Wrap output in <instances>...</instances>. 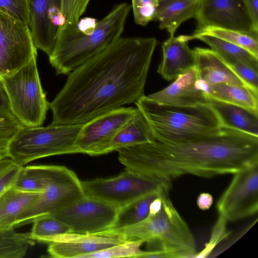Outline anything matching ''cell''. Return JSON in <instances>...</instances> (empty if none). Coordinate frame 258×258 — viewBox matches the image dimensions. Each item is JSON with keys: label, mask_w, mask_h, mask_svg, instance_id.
I'll use <instances>...</instances> for the list:
<instances>
[{"label": "cell", "mask_w": 258, "mask_h": 258, "mask_svg": "<svg viewBox=\"0 0 258 258\" xmlns=\"http://www.w3.org/2000/svg\"><path fill=\"white\" fill-rule=\"evenodd\" d=\"M155 37H121L68 76L49 103L53 124H83L144 96Z\"/></svg>", "instance_id": "1"}, {"label": "cell", "mask_w": 258, "mask_h": 258, "mask_svg": "<svg viewBox=\"0 0 258 258\" xmlns=\"http://www.w3.org/2000/svg\"><path fill=\"white\" fill-rule=\"evenodd\" d=\"M117 152L126 169L171 182L186 174L204 177L233 174L258 163V136L222 125L187 141L155 140Z\"/></svg>", "instance_id": "2"}, {"label": "cell", "mask_w": 258, "mask_h": 258, "mask_svg": "<svg viewBox=\"0 0 258 258\" xmlns=\"http://www.w3.org/2000/svg\"><path fill=\"white\" fill-rule=\"evenodd\" d=\"M131 6H116L101 20L80 19L77 26L59 31L49 61L56 75H68L98 55L121 37Z\"/></svg>", "instance_id": "3"}, {"label": "cell", "mask_w": 258, "mask_h": 258, "mask_svg": "<svg viewBox=\"0 0 258 258\" xmlns=\"http://www.w3.org/2000/svg\"><path fill=\"white\" fill-rule=\"evenodd\" d=\"M169 190L160 195L161 210L132 226L108 231L122 235L126 241L141 240L148 243V251L162 253L163 257H193L196 254L194 237L170 199Z\"/></svg>", "instance_id": "4"}, {"label": "cell", "mask_w": 258, "mask_h": 258, "mask_svg": "<svg viewBox=\"0 0 258 258\" xmlns=\"http://www.w3.org/2000/svg\"><path fill=\"white\" fill-rule=\"evenodd\" d=\"M146 117L155 140L165 143L187 141L222 125L209 104L183 107L157 103L143 96L135 103Z\"/></svg>", "instance_id": "5"}, {"label": "cell", "mask_w": 258, "mask_h": 258, "mask_svg": "<svg viewBox=\"0 0 258 258\" xmlns=\"http://www.w3.org/2000/svg\"><path fill=\"white\" fill-rule=\"evenodd\" d=\"M83 124L22 125L10 141L8 157L22 166L35 160L78 153L75 146Z\"/></svg>", "instance_id": "6"}, {"label": "cell", "mask_w": 258, "mask_h": 258, "mask_svg": "<svg viewBox=\"0 0 258 258\" xmlns=\"http://www.w3.org/2000/svg\"><path fill=\"white\" fill-rule=\"evenodd\" d=\"M37 56L14 74L1 77L12 114L23 125L40 126L46 118L49 102L41 86Z\"/></svg>", "instance_id": "7"}, {"label": "cell", "mask_w": 258, "mask_h": 258, "mask_svg": "<svg viewBox=\"0 0 258 258\" xmlns=\"http://www.w3.org/2000/svg\"><path fill=\"white\" fill-rule=\"evenodd\" d=\"M46 181L44 191L20 215L15 228L33 222L37 218L52 214L85 196L82 181L67 167L39 165Z\"/></svg>", "instance_id": "8"}, {"label": "cell", "mask_w": 258, "mask_h": 258, "mask_svg": "<svg viewBox=\"0 0 258 258\" xmlns=\"http://www.w3.org/2000/svg\"><path fill=\"white\" fill-rule=\"evenodd\" d=\"M85 196L109 203L118 209L143 196L169 190L171 182L149 178L127 169L109 178L82 181Z\"/></svg>", "instance_id": "9"}, {"label": "cell", "mask_w": 258, "mask_h": 258, "mask_svg": "<svg viewBox=\"0 0 258 258\" xmlns=\"http://www.w3.org/2000/svg\"><path fill=\"white\" fill-rule=\"evenodd\" d=\"M30 29L0 11V76H11L37 56Z\"/></svg>", "instance_id": "10"}, {"label": "cell", "mask_w": 258, "mask_h": 258, "mask_svg": "<svg viewBox=\"0 0 258 258\" xmlns=\"http://www.w3.org/2000/svg\"><path fill=\"white\" fill-rule=\"evenodd\" d=\"M233 175L216 204L219 215L227 221L253 216L258 211V163Z\"/></svg>", "instance_id": "11"}, {"label": "cell", "mask_w": 258, "mask_h": 258, "mask_svg": "<svg viewBox=\"0 0 258 258\" xmlns=\"http://www.w3.org/2000/svg\"><path fill=\"white\" fill-rule=\"evenodd\" d=\"M118 209L99 199L84 196L52 214L68 225L71 232L94 234L110 229Z\"/></svg>", "instance_id": "12"}, {"label": "cell", "mask_w": 258, "mask_h": 258, "mask_svg": "<svg viewBox=\"0 0 258 258\" xmlns=\"http://www.w3.org/2000/svg\"><path fill=\"white\" fill-rule=\"evenodd\" d=\"M137 107H121L97 116L83 124L75 141L78 153L106 154L116 134L136 114Z\"/></svg>", "instance_id": "13"}, {"label": "cell", "mask_w": 258, "mask_h": 258, "mask_svg": "<svg viewBox=\"0 0 258 258\" xmlns=\"http://www.w3.org/2000/svg\"><path fill=\"white\" fill-rule=\"evenodd\" d=\"M197 29L215 27L258 36L243 0H202L194 17Z\"/></svg>", "instance_id": "14"}, {"label": "cell", "mask_w": 258, "mask_h": 258, "mask_svg": "<svg viewBox=\"0 0 258 258\" xmlns=\"http://www.w3.org/2000/svg\"><path fill=\"white\" fill-rule=\"evenodd\" d=\"M29 27L37 49L49 56L52 52L60 29L64 21L62 0H28Z\"/></svg>", "instance_id": "15"}, {"label": "cell", "mask_w": 258, "mask_h": 258, "mask_svg": "<svg viewBox=\"0 0 258 258\" xmlns=\"http://www.w3.org/2000/svg\"><path fill=\"white\" fill-rule=\"evenodd\" d=\"M125 241L122 235L108 231L94 234L69 233L49 243L47 251L53 257L82 258Z\"/></svg>", "instance_id": "16"}, {"label": "cell", "mask_w": 258, "mask_h": 258, "mask_svg": "<svg viewBox=\"0 0 258 258\" xmlns=\"http://www.w3.org/2000/svg\"><path fill=\"white\" fill-rule=\"evenodd\" d=\"M205 84L199 78L194 67L176 78L164 89L147 96L157 103L190 107L209 104Z\"/></svg>", "instance_id": "17"}, {"label": "cell", "mask_w": 258, "mask_h": 258, "mask_svg": "<svg viewBox=\"0 0 258 258\" xmlns=\"http://www.w3.org/2000/svg\"><path fill=\"white\" fill-rule=\"evenodd\" d=\"M192 35L169 36L162 45L163 57L157 72L167 81L175 80L195 66L194 49L188 46Z\"/></svg>", "instance_id": "18"}, {"label": "cell", "mask_w": 258, "mask_h": 258, "mask_svg": "<svg viewBox=\"0 0 258 258\" xmlns=\"http://www.w3.org/2000/svg\"><path fill=\"white\" fill-rule=\"evenodd\" d=\"M194 50L196 57L195 67L200 79L206 85L209 87L217 84L246 86L212 49L198 47Z\"/></svg>", "instance_id": "19"}, {"label": "cell", "mask_w": 258, "mask_h": 258, "mask_svg": "<svg viewBox=\"0 0 258 258\" xmlns=\"http://www.w3.org/2000/svg\"><path fill=\"white\" fill-rule=\"evenodd\" d=\"M222 125L258 136V112L208 97Z\"/></svg>", "instance_id": "20"}, {"label": "cell", "mask_w": 258, "mask_h": 258, "mask_svg": "<svg viewBox=\"0 0 258 258\" xmlns=\"http://www.w3.org/2000/svg\"><path fill=\"white\" fill-rule=\"evenodd\" d=\"M202 0H160L155 19L161 29L169 36L174 34L184 22L194 18Z\"/></svg>", "instance_id": "21"}, {"label": "cell", "mask_w": 258, "mask_h": 258, "mask_svg": "<svg viewBox=\"0 0 258 258\" xmlns=\"http://www.w3.org/2000/svg\"><path fill=\"white\" fill-rule=\"evenodd\" d=\"M155 140L149 123L138 108L134 116L114 136L107 148L106 154Z\"/></svg>", "instance_id": "22"}, {"label": "cell", "mask_w": 258, "mask_h": 258, "mask_svg": "<svg viewBox=\"0 0 258 258\" xmlns=\"http://www.w3.org/2000/svg\"><path fill=\"white\" fill-rule=\"evenodd\" d=\"M39 194L25 192L13 186L0 195V232L15 229L21 214L37 200Z\"/></svg>", "instance_id": "23"}, {"label": "cell", "mask_w": 258, "mask_h": 258, "mask_svg": "<svg viewBox=\"0 0 258 258\" xmlns=\"http://www.w3.org/2000/svg\"><path fill=\"white\" fill-rule=\"evenodd\" d=\"M192 35L207 44L228 66L240 63L258 71V57L247 50L212 36L195 33Z\"/></svg>", "instance_id": "24"}, {"label": "cell", "mask_w": 258, "mask_h": 258, "mask_svg": "<svg viewBox=\"0 0 258 258\" xmlns=\"http://www.w3.org/2000/svg\"><path fill=\"white\" fill-rule=\"evenodd\" d=\"M207 95L221 101L258 112V93L246 86L217 84L209 87Z\"/></svg>", "instance_id": "25"}, {"label": "cell", "mask_w": 258, "mask_h": 258, "mask_svg": "<svg viewBox=\"0 0 258 258\" xmlns=\"http://www.w3.org/2000/svg\"><path fill=\"white\" fill-rule=\"evenodd\" d=\"M161 192L148 194L119 209L114 224L109 230L121 229L144 220L149 215L150 204Z\"/></svg>", "instance_id": "26"}, {"label": "cell", "mask_w": 258, "mask_h": 258, "mask_svg": "<svg viewBox=\"0 0 258 258\" xmlns=\"http://www.w3.org/2000/svg\"><path fill=\"white\" fill-rule=\"evenodd\" d=\"M29 232L33 240L50 243L62 235L71 233L70 227L51 215H45L36 218Z\"/></svg>", "instance_id": "27"}, {"label": "cell", "mask_w": 258, "mask_h": 258, "mask_svg": "<svg viewBox=\"0 0 258 258\" xmlns=\"http://www.w3.org/2000/svg\"><path fill=\"white\" fill-rule=\"evenodd\" d=\"M195 33L215 37L242 47L258 57V36L215 27L197 29Z\"/></svg>", "instance_id": "28"}, {"label": "cell", "mask_w": 258, "mask_h": 258, "mask_svg": "<svg viewBox=\"0 0 258 258\" xmlns=\"http://www.w3.org/2000/svg\"><path fill=\"white\" fill-rule=\"evenodd\" d=\"M34 244L29 232L20 233L15 229L0 232V258H22Z\"/></svg>", "instance_id": "29"}, {"label": "cell", "mask_w": 258, "mask_h": 258, "mask_svg": "<svg viewBox=\"0 0 258 258\" xmlns=\"http://www.w3.org/2000/svg\"><path fill=\"white\" fill-rule=\"evenodd\" d=\"M16 189L25 192L41 194L46 181L39 165L23 166L13 185Z\"/></svg>", "instance_id": "30"}, {"label": "cell", "mask_w": 258, "mask_h": 258, "mask_svg": "<svg viewBox=\"0 0 258 258\" xmlns=\"http://www.w3.org/2000/svg\"><path fill=\"white\" fill-rule=\"evenodd\" d=\"M145 242L141 240L127 241L82 257V258L146 257L149 251L140 248Z\"/></svg>", "instance_id": "31"}, {"label": "cell", "mask_w": 258, "mask_h": 258, "mask_svg": "<svg viewBox=\"0 0 258 258\" xmlns=\"http://www.w3.org/2000/svg\"><path fill=\"white\" fill-rule=\"evenodd\" d=\"M22 125L12 113L0 109V155L8 157L9 144Z\"/></svg>", "instance_id": "32"}, {"label": "cell", "mask_w": 258, "mask_h": 258, "mask_svg": "<svg viewBox=\"0 0 258 258\" xmlns=\"http://www.w3.org/2000/svg\"><path fill=\"white\" fill-rule=\"evenodd\" d=\"M90 1L62 0L61 14L64 23L60 30L76 27Z\"/></svg>", "instance_id": "33"}, {"label": "cell", "mask_w": 258, "mask_h": 258, "mask_svg": "<svg viewBox=\"0 0 258 258\" xmlns=\"http://www.w3.org/2000/svg\"><path fill=\"white\" fill-rule=\"evenodd\" d=\"M160 0H132V8L136 24L146 26L155 19Z\"/></svg>", "instance_id": "34"}, {"label": "cell", "mask_w": 258, "mask_h": 258, "mask_svg": "<svg viewBox=\"0 0 258 258\" xmlns=\"http://www.w3.org/2000/svg\"><path fill=\"white\" fill-rule=\"evenodd\" d=\"M22 167L9 157L0 159V195L13 186Z\"/></svg>", "instance_id": "35"}, {"label": "cell", "mask_w": 258, "mask_h": 258, "mask_svg": "<svg viewBox=\"0 0 258 258\" xmlns=\"http://www.w3.org/2000/svg\"><path fill=\"white\" fill-rule=\"evenodd\" d=\"M0 11L29 25L28 0H0Z\"/></svg>", "instance_id": "36"}, {"label": "cell", "mask_w": 258, "mask_h": 258, "mask_svg": "<svg viewBox=\"0 0 258 258\" xmlns=\"http://www.w3.org/2000/svg\"><path fill=\"white\" fill-rule=\"evenodd\" d=\"M227 220L219 215L218 220L212 230L211 239L206 246L198 254L196 253L193 257H205L208 256L219 242L226 237L228 233L226 231Z\"/></svg>", "instance_id": "37"}, {"label": "cell", "mask_w": 258, "mask_h": 258, "mask_svg": "<svg viewBox=\"0 0 258 258\" xmlns=\"http://www.w3.org/2000/svg\"><path fill=\"white\" fill-rule=\"evenodd\" d=\"M229 66L246 86L258 93V71L240 63Z\"/></svg>", "instance_id": "38"}, {"label": "cell", "mask_w": 258, "mask_h": 258, "mask_svg": "<svg viewBox=\"0 0 258 258\" xmlns=\"http://www.w3.org/2000/svg\"><path fill=\"white\" fill-rule=\"evenodd\" d=\"M246 12L254 25L258 28V0H243Z\"/></svg>", "instance_id": "39"}, {"label": "cell", "mask_w": 258, "mask_h": 258, "mask_svg": "<svg viewBox=\"0 0 258 258\" xmlns=\"http://www.w3.org/2000/svg\"><path fill=\"white\" fill-rule=\"evenodd\" d=\"M213 202V197L210 194L202 192L198 197L197 204L201 210H207L211 207Z\"/></svg>", "instance_id": "40"}, {"label": "cell", "mask_w": 258, "mask_h": 258, "mask_svg": "<svg viewBox=\"0 0 258 258\" xmlns=\"http://www.w3.org/2000/svg\"><path fill=\"white\" fill-rule=\"evenodd\" d=\"M0 109L12 113L8 95L0 76Z\"/></svg>", "instance_id": "41"}, {"label": "cell", "mask_w": 258, "mask_h": 258, "mask_svg": "<svg viewBox=\"0 0 258 258\" xmlns=\"http://www.w3.org/2000/svg\"><path fill=\"white\" fill-rule=\"evenodd\" d=\"M162 201L159 195L150 204L149 215H154L158 213L161 209Z\"/></svg>", "instance_id": "42"}, {"label": "cell", "mask_w": 258, "mask_h": 258, "mask_svg": "<svg viewBox=\"0 0 258 258\" xmlns=\"http://www.w3.org/2000/svg\"><path fill=\"white\" fill-rule=\"evenodd\" d=\"M5 158V157H4L3 156L0 155V159H2V158Z\"/></svg>", "instance_id": "43"}]
</instances>
